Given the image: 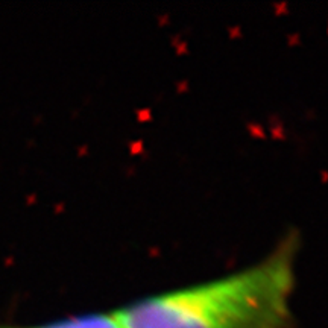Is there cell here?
Returning <instances> with one entry per match:
<instances>
[{
    "label": "cell",
    "mask_w": 328,
    "mask_h": 328,
    "mask_svg": "<svg viewBox=\"0 0 328 328\" xmlns=\"http://www.w3.org/2000/svg\"><path fill=\"white\" fill-rule=\"evenodd\" d=\"M296 240L252 266L115 310L123 328H295Z\"/></svg>",
    "instance_id": "6da1fadb"
},
{
    "label": "cell",
    "mask_w": 328,
    "mask_h": 328,
    "mask_svg": "<svg viewBox=\"0 0 328 328\" xmlns=\"http://www.w3.org/2000/svg\"><path fill=\"white\" fill-rule=\"evenodd\" d=\"M0 328H123L115 311L70 316L36 325H0Z\"/></svg>",
    "instance_id": "7a4b0ae2"
}]
</instances>
